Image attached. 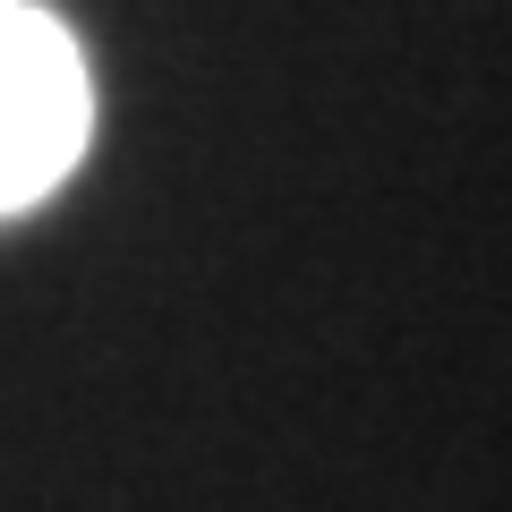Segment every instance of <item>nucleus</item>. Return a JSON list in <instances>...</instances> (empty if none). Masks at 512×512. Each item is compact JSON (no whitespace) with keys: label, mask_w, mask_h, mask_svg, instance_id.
I'll return each instance as SVG.
<instances>
[{"label":"nucleus","mask_w":512,"mask_h":512,"mask_svg":"<svg viewBox=\"0 0 512 512\" xmlns=\"http://www.w3.org/2000/svg\"><path fill=\"white\" fill-rule=\"evenodd\" d=\"M86 128L94 86L77 35L35 0H0V214H26L69 180Z\"/></svg>","instance_id":"f257e3e1"}]
</instances>
